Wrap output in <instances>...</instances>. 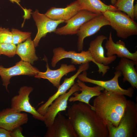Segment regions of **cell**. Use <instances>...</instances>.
Instances as JSON below:
<instances>
[{
	"instance_id": "obj_1",
	"label": "cell",
	"mask_w": 137,
	"mask_h": 137,
	"mask_svg": "<svg viewBox=\"0 0 137 137\" xmlns=\"http://www.w3.org/2000/svg\"><path fill=\"white\" fill-rule=\"evenodd\" d=\"M67 115L77 137H108L106 125L88 105L79 102L68 109Z\"/></svg>"
},
{
	"instance_id": "obj_2",
	"label": "cell",
	"mask_w": 137,
	"mask_h": 137,
	"mask_svg": "<svg viewBox=\"0 0 137 137\" xmlns=\"http://www.w3.org/2000/svg\"><path fill=\"white\" fill-rule=\"evenodd\" d=\"M127 100L125 95L104 90L93 100V108L106 124L117 127L122 116Z\"/></svg>"
},
{
	"instance_id": "obj_3",
	"label": "cell",
	"mask_w": 137,
	"mask_h": 137,
	"mask_svg": "<svg viewBox=\"0 0 137 137\" xmlns=\"http://www.w3.org/2000/svg\"><path fill=\"white\" fill-rule=\"evenodd\" d=\"M137 105L134 101L127 100L123 114L118 126L107 125L108 137H133L137 136Z\"/></svg>"
},
{
	"instance_id": "obj_4",
	"label": "cell",
	"mask_w": 137,
	"mask_h": 137,
	"mask_svg": "<svg viewBox=\"0 0 137 137\" xmlns=\"http://www.w3.org/2000/svg\"><path fill=\"white\" fill-rule=\"evenodd\" d=\"M102 14L116 31L118 37L125 39L137 35V23L125 13L108 10Z\"/></svg>"
},
{
	"instance_id": "obj_5",
	"label": "cell",
	"mask_w": 137,
	"mask_h": 137,
	"mask_svg": "<svg viewBox=\"0 0 137 137\" xmlns=\"http://www.w3.org/2000/svg\"><path fill=\"white\" fill-rule=\"evenodd\" d=\"M107 39L106 36H98L90 42L88 49L92 58L98 65V72L100 74L102 73V76H104L110 69L108 65L115 61L116 58V55L110 57L105 56L102 43L104 40Z\"/></svg>"
},
{
	"instance_id": "obj_6",
	"label": "cell",
	"mask_w": 137,
	"mask_h": 137,
	"mask_svg": "<svg viewBox=\"0 0 137 137\" xmlns=\"http://www.w3.org/2000/svg\"><path fill=\"white\" fill-rule=\"evenodd\" d=\"M33 90L31 87H21L18 91V94L14 96L11 99V108L17 112H25L29 113L32 114L34 118L44 122V116L40 114L30 102L29 96Z\"/></svg>"
},
{
	"instance_id": "obj_7",
	"label": "cell",
	"mask_w": 137,
	"mask_h": 137,
	"mask_svg": "<svg viewBox=\"0 0 137 137\" xmlns=\"http://www.w3.org/2000/svg\"><path fill=\"white\" fill-rule=\"evenodd\" d=\"M114 74L113 77L110 80H100L88 77L86 71H84L79 74L77 78L78 79L83 82L90 83L101 86L107 91L116 92L132 97L134 94V88L131 87L127 89H124L122 88L119 84L118 78L122 75L121 72L116 71Z\"/></svg>"
},
{
	"instance_id": "obj_8",
	"label": "cell",
	"mask_w": 137,
	"mask_h": 137,
	"mask_svg": "<svg viewBox=\"0 0 137 137\" xmlns=\"http://www.w3.org/2000/svg\"><path fill=\"white\" fill-rule=\"evenodd\" d=\"M39 70L28 62L21 60L15 64L11 67H4L0 65V76L3 85L5 87L7 91L10 80L13 77L20 75L35 76L39 72Z\"/></svg>"
},
{
	"instance_id": "obj_9",
	"label": "cell",
	"mask_w": 137,
	"mask_h": 137,
	"mask_svg": "<svg viewBox=\"0 0 137 137\" xmlns=\"http://www.w3.org/2000/svg\"><path fill=\"white\" fill-rule=\"evenodd\" d=\"M80 87L75 83L67 92L56 98L49 106L44 115V121L46 127L50 126L59 112L65 111L67 107V102L70 97L75 92L79 91Z\"/></svg>"
},
{
	"instance_id": "obj_10",
	"label": "cell",
	"mask_w": 137,
	"mask_h": 137,
	"mask_svg": "<svg viewBox=\"0 0 137 137\" xmlns=\"http://www.w3.org/2000/svg\"><path fill=\"white\" fill-rule=\"evenodd\" d=\"M53 53L51 62L53 67H55L59 61L65 58L71 59V62L73 64L80 65L92 61L98 66L88 50H83L77 53L72 50L68 51L63 48L58 47L54 48Z\"/></svg>"
},
{
	"instance_id": "obj_11",
	"label": "cell",
	"mask_w": 137,
	"mask_h": 137,
	"mask_svg": "<svg viewBox=\"0 0 137 137\" xmlns=\"http://www.w3.org/2000/svg\"><path fill=\"white\" fill-rule=\"evenodd\" d=\"M32 16L37 28V32L33 41L35 47L38 45L41 39L48 33L54 32L60 24L64 22L62 20H55L36 9L32 13Z\"/></svg>"
},
{
	"instance_id": "obj_12",
	"label": "cell",
	"mask_w": 137,
	"mask_h": 137,
	"mask_svg": "<svg viewBox=\"0 0 137 137\" xmlns=\"http://www.w3.org/2000/svg\"><path fill=\"white\" fill-rule=\"evenodd\" d=\"M107 25H110L109 22L102 14L98 15L83 24L76 34L78 51L83 50L84 40L86 38L95 34L102 27Z\"/></svg>"
},
{
	"instance_id": "obj_13",
	"label": "cell",
	"mask_w": 137,
	"mask_h": 137,
	"mask_svg": "<svg viewBox=\"0 0 137 137\" xmlns=\"http://www.w3.org/2000/svg\"><path fill=\"white\" fill-rule=\"evenodd\" d=\"M98 15L87 10H81L70 19L65 21L64 22L66 24L57 28L54 33L59 35L76 34L83 24Z\"/></svg>"
},
{
	"instance_id": "obj_14",
	"label": "cell",
	"mask_w": 137,
	"mask_h": 137,
	"mask_svg": "<svg viewBox=\"0 0 137 137\" xmlns=\"http://www.w3.org/2000/svg\"><path fill=\"white\" fill-rule=\"evenodd\" d=\"M45 137H77L69 119L59 112L52 124L47 127Z\"/></svg>"
},
{
	"instance_id": "obj_15",
	"label": "cell",
	"mask_w": 137,
	"mask_h": 137,
	"mask_svg": "<svg viewBox=\"0 0 137 137\" xmlns=\"http://www.w3.org/2000/svg\"><path fill=\"white\" fill-rule=\"evenodd\" d=\"M28 119L27 114L16 112L11 108L0 111V127L11 131L27 123Z\"/></svg>"
},
{
	"instance_id": "obj_16",
	"label": "cell",
	"mask_w": 137,
	"mask_h": 137,
	"mask_svg": "<svg viewBox=\"0 0 137 137\" xmlns=\"http://www.w3.org/2000/svg\"><path fill=\"white\" fill-rule=\"evenodd\" d=\"M46 66V70L45 72L39 71L34 76L35 77L47 79L54 86L57 88L60 85L61 80L64 75L76 70L74 64L68 65L66 64H61L60 67L57 69L51 70L49 68L47 62Z\"/></svg>"
},
{
	"instance_id": "obj_17",
	"label": "cell",
	"mask_w": 137,
	"mask_h": 137,
	"mask_svg": "<svg viewBox=\"0 0 137 137\" xmlns=\"http://www.w3.org/2000/svg\"><path fill=\"white\" fill-rule=\"evenodd\" d=\"M107 57L117 55L119 58H126L137 62V51L133 53L130 52L123 41L119 40L116 43L113 40L112 32L109 34L108 39L105 44Z\"/></svg>"
},
{
	"instance_id": "obj_18",
	"label": "cell",
	"mask_w": 137,
	"mask_h": 137,
	"mask_svg": "<svg viewBox=\"0 0 137 137\" xmlns=\"http://www.w3.org/2000/svg\"><path fill=\"white\" fill-rule=\"evenodd\" d=\"M86 68L83 65H80L76 73L70 77L65 78L63 83L60 85L57 91L49 97L47 100L37 110L41 115L44 116L49 106L57 97L65 93L75 83V81L78 75L85 71Z\"/></svg>"
},
{
	"instance_id": "obj_19",
	"label": "cell",
	"mask_w": 137,
	"mask_h": 137,
	"mask_svg": "<svg viewBox=\"0 0 137 137\" xmlns=\"http://www.w3.org/2000/svg\"><path fill=\"white\" fill-rule=\"evenodd\" d=\"M76 83L80 87L79 91H81V92L74 93L73 94L74 96H70L68 100L71 102L78 101L85 103L90 106L92 109L93 106L90 104L89 102L90 100L93 97L99 95L101 91L105 89L98 85L92 87L88 86L84 82L78 79Z\"/></svg>"
},
{
	"instance_id": "obj_20",
	"label": "cell",
	"mask_w": 137,
	"mask_h": 137,
	"mask_svg": "<svg viewBox=\"0 0 137 137\" xmlns=\"http://www.w3.org/2000/svg\"><path fill=\"white\" fill-rule=\"evenodd\" d=\"M137 62L126 58H121L117 65L115 67L116 71H120L123 75V81L128 82L133 88H137V73L134 66Z\"/></svg>"
},
{
	"instance_id": "obj_21",
	"label": "cell",
	"mask_w": 137,
	"mask_h": 137,
	"mask_svg": "<svg viewBox=\"0 0 137 137\" xmlns=\"http://www.w3.org/2000/svg\"><path fill=\"white\" fill-rule=\"evenodd\" d=\"M81 10L77 0L64 8L52 7L45 14L49 18L55 20L67 21Z\"/></svg>"
},
{
	"instance_id": "obj_22",
	"label": "cell",
	"mask_w": 137,
	"mask_h": 137,
	"mask_svg": "<svg viewBox=\"0 0 137 137\" xmlns=\"http://www.w3.org/2000/svg\"><path fill=\"white\" fill-rule=\"evenodd\" d=\"M35 47L34 42L30 37L25 42L18 44L16 54L19 56L21 60L33 65L39 59L36 53Z\"/></svg>"
},
{
	"instance_id": "obj_23",
	"label": "cell",
	"mask_w": 137,
	"mask_h": 137,
	"mask_svg": "<svg viewBox=\"0 0 137 137\" xmlns=\"http://www.w3.org/2000/svg\"><path fill=\"white\" fill-rule=\"evenodd\" d=\"M81 10H85L97 15L102 14L107 10L114 11L116 7L112 5H107L100 0H77Z\"/></svg>"
},
{
	"instance_id": "obj_24",
	"label": "cell",
	"mask_w": 137,
	"mask_h": 137,
	"mask_svg": "<svg viewBox=\"0 0 137 137\" xmlns=\"http://www.w3.org/2000/svg\"><path fill=\"white\" fill-rule=\"evenodd\" d=\"M134 0H116L113 5L116 8L117 11H123L126 13L132 20L134 19L133 15Z\"/></svg>"
},
{
	"instance_id": "obj_25",
	"label": "cell",
	"mask_w": 137,
	"mask_h": 137,
	"mask_svg": "<svg viewBox=\"0 0 137 137\" xmlns=\"http://www.w3.org/2000/svg\"><path fill=\"white\" fill-rule=\"evenodd\" d=\"M11 32L12 35L13 43L15 45L25 41L30 37L31 34V32H23L15 28H12Z\"/></svg>"
},
{
	"instance_id": "obj_26",
	"label": "cell",
	"mask_w": 137,
	"mask_h": 137,
	"mask_svg": "<svg viewBox=\"0 0 137 137\" xmlns=\"http://www.w3.org/2000/svg\"><path fill=\"white\" fill-rule=\"evenodd\" d=\"M16 46L13 43L8 44L0 42V52L2 54L9 57H13L16 54Z\"/></svg>"
},
{
	"instance_id": "obj_27",
	"label": "cell",
	"mask_w": 137,
	"mask_h": 137,
	"mask_svg": "<svg viewBox=\"0 0 137 137\" xmlns=\"http://www.w3.org/2000/svg\"><path fill=\"white\" fill-rule=\"evenodd\" d=\"M0 42L6 43H13L12 33L8 28L0 27Z\"/></svg>"
},
{
	"instance_id": "obj_28",
	"label": "cell",
	"mask_w": 137,
	"mask_h": 137,
	"mask_svg": "<svg viewBox=\"0 0 137 137\" xmlns=\"http://www.w3.org/2000/svg\"><path fill=\"white\" fill-rule=\"evenodd\" d=\"M21 128L20 126L11 131V137H24L22 133Z\"/></svg>"
},
{
	"instance_id": "obj_29",
	"label": "cell",
	"mask_w": 137,
	"mask_h": 137,
	"mask_svg": "<svg viewBox=\"0 0 137 137\" xmlns=\"http://www.w3.org/2000/svg\"><path fill=\"white\" fill-rule=\"evenodd\" d=\"M0 137H11V131L0 127Z\"/></svg>"
},
{
	"instance_id": "obj_30",
	"label": "cell",
	"mask_w": 137,
	"mask_h": 137,
	"mask_svg": "<svg viewBox=\"0 0 137 137\" xmlns=\"http://www.w3.org/2000/svg\"><path fill=\"white\" fill-rule=\"evenodd\" d=\"M133 15L134 20L137 19V4L134 5L133 10Z\"/></svg>"
},
{
	"instance_id": "obj_31",
	"label": "cell",
	"mask_w": 137,
	"mask_h": 137,
	"mask_svg": "<svg viewBox=\"0 0 137 137\" xmlns=\"http://www.w3.org/2000/svg\"><path fill=\"white\" fill-rule=\"evenodd\" d=\"M10 2L13 3H16L18 5L20 6H21V5L20 4V0H9Z\"/></svg>"
},
{
	"instance_id": "obj_32",
	"label": "cell",
	"mask_w": 137,
	"mask_h": 137,
	"mask_svg": "<svg viewBox=\"0 0 137 137\" xmlns=\"http://www.w3.org/2000/svg\"><path fill=\"white\" fill-rule=\"evenodd\" d=\"M116 0H111V3L112 5H114L116 3Z\"/></svg>"
},
{
	"instance_id": "obj_33",
	"label": "cell",
	"mask_w": 137,
	"mask_h": 137,
	"mask_svg": "<svg viewBox=\"0 0 137 137\" xmlns=\"http://www.w3.org/2000/svg\"><path fill=\"white\" fill-rule=\"evenodd\" d=\"M2 55V54L0 52V55Z\"/></svg>"
}]
</instances>
